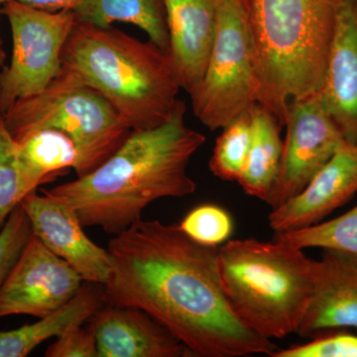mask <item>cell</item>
Segmentation results:
<instances>
[{
  "label": "cell",
  "instance_id": "obj_21",
  "mask_svg": "<svg viewBox=\"0 0 357 357\" xmlns=\"http://www.w3.org/2000/svg\"><path fill=\"white\" fill-rule=\"evenodd\" d=\"M36 189L23 165L20 145L0 112V227L22 199Z\"/></svg>",
  "mask_w": 357,
  "mask_h": 357
},
{
  "label": "cell",
  "instance_id": "obj_9",
  "mask_svg": "<svg viewBox=\"0 0 357 357\" xmlns=\"http://www.w3.org/2000/svg\"><path fill=\"white\" fill-rule=\"evenodd\" d=\"M285 126L280 173L267 203L272 208L302 192L347 143L319 93L291 102Z\"/></svg>",
  "mask_w": 357,
  "mask_h": 357
},
{
  "label": "cell",
  "instance_id": "obj_14",
  "mask_svg": "<svg viewBox=\"0 0 357 357\" xmlns=\"http://www.w3.org/2000/svg\"><path fill=\"white\" fill-rule=\"evenodd\" d=\"M89 321L98 357L192 356L165 326L138 307L105 304Z\"/></svg>",
  "mask_w": 357,
  "mask_h": 357
},
{
  "label": "cell",
  "instance_id": "obj_28",
  "mask_svg": "<svg viewBox=\"0 0 357 357\" xmlns=\"http://www.w3.org/2000/svg\"><path fill=\"white\" fill-rule=\"evenodd\" d=\"M8 1H17L41 10L58 13L62 10H75L84 0H0V6Z\"/></svg>",
  "mask_w": 357,
  "mask_h": 357
},
{
  "label": "cell",
  "instance_id": "obj_25",
  "mask_svg": "<svg viewBox=\"0 0 357 357\" xmlns=\"http://www.w3.org/2000/svg\"><path fill=\"white\" fill-rule=\"evenodd\" d=\"M32 234L29 218L21 204H18L0 230V290L20 259Z\"/></svg>",
  "mask_w": 357,
  "mask_h": 357
},
{
  "label": "cell",
  "instance_id": "obj_8",
  "mask_svg": "<svg viewBox=\"0 0 357 357\" xmlns=\"http://www.w3.org/2000/svg\"><path fill=\"white\" fill-rule=\"evenodd\" d=\"M13 34V57L0 73V112L38 95L60 75L66 42L77 21L75 10H41L17 1L2 4Z\"/></svg>",
  "mask_w": 357,
  "mask_h": 357
},
{
  "label": "cell",
  "instance_id": "obj_16",
  "mask_svg": "<svg viewBox=\"0 0 357 357\" xmlns=\"http://www.w3.org/2000/svg\"><path fill=\"white\" fill-rule=\"evenodd\" d=\"M321 102L349 144L357 145V13L354 0H337L335 34Z\"/></svg>",
  "mask_w": 357,
  "mask_h": 357
},
{
  "label": "cell",
  "instance_id": "obj_17",
  "mask_svg": "<svg viewBox=\"0 0 357 357\" xmlns=\"http://www.w3.org/2000/svg\"><path fill=\"white\" fill-rule=\"evenodd\" d=\"M105 305L102 285L86 282L70 302L32 325L0 332V357H25L51 337L86 321Z\"/></svg>",
  "mask_w": 357,
  "mask_h": 357
},
{
  "label": "cell",
  "instance_id": "obj_26",
  "mask_svg": "<svg viewBox=\"0 0 357 357\" xmlns=\"http://www.w3.org/2000/svg\"><path fill=\"white\" fill-rule=\"evenodd\" d=\"M272 357H357V335L332 333L306 344L278 349Z\"/></svg>",
  "mask_w": 357,
  "mask_h": 357
},
{
  "label": "cell",
  "instance_id": "obj_19",
  "mask_svg": "<svg viewBox=\"0 0 357 357\" xmlns=\"http://www.w3.org/2000/svg\"><path fill=\"white\" fill-rule=\"evenodd\" d=\"M75 13L77 20L98 27H112L114 22L137 26L162 51L169 52L170 38L164 0H84Z\"/></svg>",
  "mask_w": 357,
  "mask_h": 357
},
{
  "label": "cell",
  "instance_id": "obj_12",
  "mask_svg": "<svg viewBox=\"0 0 357 357\" xmlns=\"http://www.w3.org/2000/svg\"><path fill=\"white\" fill-rule=\"evenodd\" d=\"M314 261V286L309 307L298 333L318 337L333 331H357V255L323 249Z\"/></svg>",
  "mask_w": 357,
  "mask_h": 357
},
{
  "label": "cell",
  "instance_id": "obj_6",
  "mask_svg": "<svg viewBox=\"0 0 357 357\" xmlns=\"http://www.w3.org/2000/svg\"><path fill=\"white\" fill-rule=\"evenodd\" d=\"M3 115L14 139L43 128L68 134L79 154L74 169L77 178L102 165L131 132L116 110L100 93L60 77L38 95L14 102Z\"/></svg>",
  "mask_w": 357,
  "mask_h": 357
},
{
  "label": "cell",
  "instance_id": "obj_1",
  "mask_svg": "<svg viewBox=\"0 0 357 357\" xmlns=\"http://www.w3.org/2000/svg\"><path fill=\"white\" fill-rule=\"evenodd\" d=\"M105 305L138 307L166 326L192 356H271L278 351L230 307L218 246L194 241L178 225L139 220L110 239Z\"/></svg>",
  "mask_w": 357,
  "mask_h": 357
},
{
  "label": "cell",
  "instance_id": "obj_29",
  "mask_svg": "<svg viewBox=\"0 0 357 357\" xmlns=\"http://www.w3.org/2000/svg\"><path fill=\"white\" fill-rule=\"evenodd\" d=\"M6 51H4L3 47V41H2L1 38V33H0V73L3 70V68L6 67Z\"/></svg>",
  "mask_w": 357,
  "mask_h": 357
},
{
  "label": "cell",
  "instance_id": "obj_13",
  "mask_svg": "<svg viewBox=\"0 0 357 357\" xmlns=\"http://www.w3.org/2000/svg\"><path fill=\"white\" fill-rule=\"evenodd\" d=\"M356 192L357 145L347 143L302 192L273 208L270 227L279 234L312 227Z\"/></svg>",
  "mask_w": 357,
  "mask_h": 357
},
{
  "label": "cell",
  "instance_id": "obj_5",
  "mask_svg": "<svg viewBox=\"0 0 357 357\" xmlns=\"http://www.w3.org/2000/svg\"><path fill=\"white\" fill-rule=\"evenodd\" d=\"M314 260L282 241H230L218 248V267L230 307L244 325L268 338L299 330L314 286Z\"/></svg>",
  "mask_w": 357,
  "mask_h": 357
},
{
  "label": "cell",
  "instance_id": "obj_11",
  "mask_svg": "<svg viewBox=\"0 0 357 357\" xmlns=\"http://www.w3.org/2000/svg\"><path fill=\"white\" fill-rule=\"evenodd\" d=\"M20 204L29 218L33 234L52 252L69 263L84 282L105 285L109 281V250L86 236L76 211L65 199L42 190V195L36 191L28 194Z\"/></svg>",
  "mask_w": 357,
  "mask_h": 357
},
{
  "label": "cell",
  "instance_id": "obj_30",
  "mask_svg": "<svg viewBox=\"0 0 357 357\" xmlns=\"http://www.w3.org/2000/svg\"><path fill=\"white\" fill-rule=\"evenodd\" d=\"M354 3H356V13H357V0H354Z\"/></svg>",
  "mask_w": 357,
  "mask_h": 357
},
{
  "label": "cell",
  "instance_id": "obj_7",
  "mask_svg": "<svg viewBox=\"0 0 357 357\" xmlns=\"http://www.w3.org/2000/svg\"><path fill=\"white\" fill-rule=\"evenodd\" d=\"M190 96L195 115L210 130L227 128L258 105L243 0H220L210 59L201 84Z\"/></svg>",
  "mask_w": 357,
  "mask_h": 357
},
{
  "label": "cell",
  "instance_id": "obj_23",
  "mask_svg": "<svg viewBox=\"0 0 357 357\" xmlns=\"http://www.w3.org/2000/svg\"><path fill=\"white\" fill-rule=\"evenodd\" d=\"M252 139V110L223 128L215 143L210 168L225 181H238Z\"/></svg>",
  "mask_w": 357,
  "mask_h": 357
},
{
  "label": "cell",
  "instance_id": "obj_4",
  "mask_svg": "<svg viewBox=\"0 0 357 357\" xmlns=\"http://www.w3.org/2000/svg\"><path fill=\"white\" fill-rule=\"evenodd\" d=\"M337 0H243L258 105L285 126L289 105L325 84Z\"/></svg>",
  "mask_w": 357,
  "mask_h": 357
},
{
  "label": "cell",
  "instance_id": "obj_20",
  "mask_svg": "<svg viewBox=\"0 0 357 357\" xmlns=\"http://www.w3.org/2000/svg\"><path fill=\"white\" fill-rule=\"evenodd\" d=\"M28 175L38 188L56 174L77 166V150L68 134L53 128L37 129L15 139Z\"/></svg>",
  "mask_w": 357,
  "mask_h": 357
},
{
  "label": "cell",
  "instance_id": "obj_22",
  "mask_svg": "<svg viewBox=\"0 0 357 357\" xmlns=\"http://www.w3.org/2000/svg\"><path fill=\"white\" fill-rule=\"evenodd\" d=\"M275 241L304 250L331 248L357 255V206L344 215L306 229L275 234Z\"/></svg>",
  "mask_w": 357,
  "mask_h": 357
},
{
  "label": "cell",
  "instance_id": "obj_15",
  "mask_svg": "<svg viewBox=\"0 0 357 357\" xmlns=\"http://www.w3.org/2000/svg\"><path fill=\"white\" fill-rule=\"evenodd\" d=\"M169 55L180 83L189 95L203 79L218 29L220 0H164Z\"/></svg>",
  "mask_w": 357,
  "mask_h": 357
},
{
  "label": "cell",
  "instance_id": "obj_24",
  "mask_svg": "<svg viewBox=\"0 0 357 357\" xmlns=\"http://www.w3.org/2000/svg\"><path fill=\"white\" fill-rule=\"evenodd\" d=\"M194 241L206 245L218 246L227 241L232 231L229 213L213 204H204L190 211L180 225Z\"/></svg>",
  "mask_w": 357,
  "mask_h": 357
},
{
  "label": "cell",
  "instance_id": "obj_27",
  "mask_svg": "<svg viewBox=\"0 0 357 357\" xmlns=\"http://www.w3.org/2000/svg\"><path fill=\"white\" fill-rule=\"evenodd\" d=\"M46 357H98L95 335L89 326H73L45 351Z\"/></svg>",
  "mask_w": 357,
  "mask_h": 357
},
{
  "label": "cell",
  "instance_id": "obj_10",
  "mask_svg": "<svg viewBox=\"0 0 357 357\" xmlns=\"http://www.w3.org/2000/svg\"><path fill=\"white\" fill-rule=\"evenodd\" d=\"M83 278L32 234L0 290V319L15 314L44 318L67 305Z\"/></svg>",
  "mask_w": 357,
  "mask_h": 357
},
{
  "label": "cell",
  "instance_id": "obj_3",
  "mask_svg": "<svg viewBox=\"0 0 357 357\" xmlns=\"http://www.w3.org/2000/svg\"><path fill=\"white\" fill-rule=\"evenodd\" d=\"M58 77L100 93L131 131L165 123L180 102L169 53L114 27L77 20L63 49Z\"/></svg>",
  "mask_w": 357,
  "mask_h": 357
},
{
  "label": "cell",
  "instance_id": "obj_18",
  "mask_svg": "<svg viewBox=\"0 0 357 357\" xmlns=\"http://www.w3.org/2000/svg\"><path fill=\"white\" fill-rule=\"evenodd\" d=\"M280 123L261 105L252 109V139L237 182L249 196L269 201L280 173L284 143Z\"/></svg>",
  "mask_w": 357,
  "mask_h": 357
},
{
  "label": "cell",
  "instance_id": "obj_2",
  "mask_svg": "<svg viewBox=\"0 0 357 357\" xmlns=\"http://www.w3.org/2000/svg\"><path fill=\"white\" fill-rule=\"evenodd\" d=\"M185 112L180 100L165 123L131 131L93 172L47 191L65 199L84 227H100L114 236L142 218L143 211L156 199L194 194L197 185L188 166L206 137L187 126Z\"/></svg>",
  "mask_w": 357,
  "mask_h": 357
}]
</instances>
